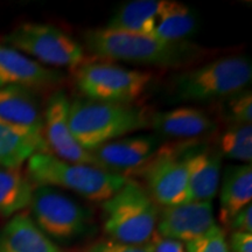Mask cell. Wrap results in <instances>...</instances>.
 I'll list each match as a JSON object with an SVG mask.
<instances>
[{"mask_svg": "<svg viewBox=\"0 0 252 252\" xmlns=\"http://www.w3.org/2000/svg\"><path fill=\"white\" fill-rule=\"evenodd\" d=\"M84 45L97 58L154 67H181L202 54V48L189 41L171 42L108 27L86 32Z\"/></svg>", "mask_w": 252, "mask_h": 252, "instance_id": "1", "label": "cell"}, {"mask_svg": "<svg viewBox=\"0 0 252 252\" xmlns=\"http://www.w3.org/2000/svg\"><path fill=\"white\" fill-rule=\"evenodd\" d=\"M146 109L132 104L76 99L70 103L69 124L72 135L86 151H91L150 125Z\"/></svg>", "mask_w": 252, "mask_h": 252, "instance_id": "2", "label": "cell"}, {"mask_svg": "<svg viewBox=\"0 0 252 252\" xmlns=\"http://www.w3.org/2000/svg\"><path fill=\"white\" fill-rule=\"evenodd\" d=\"M27 178L36 187L68 189L91 202L100 203L128 181L126 175L104 171L94 165L65 161L49 152L36 153L28 159Z\"/></svg>", "mask_w": 252, "mask_h": 252, "instance_id": "3", "label": "cell"}, {"mask_svg": "<svg viewBox=\"0 0 252 252\" xmlns=\"http://www.w3.org/2000/svg\"><path fill=\"white\" fill-rule=\"evenodd\" d=\"M103 229L112 241L147 244L157 229L159 206L143 186L128 180L102 203Z\"/></svg>", "mask_w": 252, "mask_h": 252, "instance_id": "4", "label": "cell"}, {"mask_svg": "<svg viewBox=\"0 0 252 252\" xmlns=\"http://www.w3.org/2000/svg\"><path fill=\"white\" fill-rule=\"evenodd\" d=\"M252 78L247 56H226L174 78V97L182 102H210L245 90Z\"/></svg>", "mask_w": 252, "mask_h": 252, "instance_id": "5", "label": "cell"}, {"mask_svg": "<svg viewBox=\"0 0 252 252\" xmlns=\"http://www.w3.org/2000/svg\"><path fill=\"white\" fill-rule=\"evenodd\" d=\"M74 77L77 89L88 99L117 104L134 102L152 81L149 71L99 61L82 63L75 69Z\"/></svg>", "mask_w": 252, "mask_h": 252, "instance_id": "6", "label": "cell"}, {"mask_svg": "<svg viewBox=\"0 0 252 252\" xmlns=\"http://www.w3.org/2000/svg\"><path fill=\"white\" fill-rule=\"evenodd\" d=\"M5 45L30 55L41 64L76 69L84 61V48L53 25L25 23L4 37Z\"/></svg>", "mask_w": 252, "mask_h": 252, "instance_id": "7", "label": "cell"}, {"mask_svg": "<svg viewBox=\"0 0 252 252\" xmlns=\"http://www.w3.org/2000/svg\"><path fill=\"white\" fill-rule=\"evenodd\" d=\"M34 223L49 238L70 242L90 228L89 209L59 191L56 188L37 186L31 201Z\"/></svg>", "mask_w": 252, "mask_h": 252, "instance_id": "8", "label": "cell"}, {"mask_svg": "<svg viewBox=\"0 0 252 252\" xmlns=\"http://www.w3.org/2000/svg\"><path fill=\"white\" fill-rule=\"evenodd\" d=\"M191 154L159 147L139 168L146 182V191L158 206L172 207L189 202L188 160Z\"/></svg>", "mask_w": 252, "mask_h": 252, "instance_id": "9", "label": "cell"}, {"mask_svg": "<svg viewBox=\"0 0 252 252\" xmlns=\"http://www.w3.org/2000/svg\"><path fill=\"white\" fill-rule=\"evenodd\" d=\"M70 100L64 91H56L49 97L43 113V138L49 153L74 163L94 165V158L72 135L69 124Z\"/></svg>", "mask_w": 252, "mask_h": 252, "instance_id": "10", "label": "cell"}, {"mask_svg": "<svg viewBox=\"0 0 252 252\" xmlns=\"http://www.w3.org/2000/svg\"><path fill=\"white\" fill-rule=\"evenodd\" d=\"M212 202H189L159 209L156 232L165 238L190 243L215 225Z\"/></svg>", "mask_w": 252, "mask_h": 252, "instance_id": "11", "label": "cell"}, {"mask_svg": "<svg viewBox=\"0 0 252 252\" xmlns=\"http://www.w3.org/2000/svg\"><path fill=\"white\" fill-rule=\"evenodd\" d=\"M159 139L153 135H134L109 141L90 153L94 166L104 171L122 174L144 166L159 150Z\"/></svg>", "mask_w": 252, "mask_h": 252, "instance_id": "12", "label": "cell"}, {"mask_svg": "<svg viewBox=\"0 0 252 252\" xmlns=\"http://www.w3.org/2000/svg\"><path fill=\"white\" fill-rule=\"evenodd\" d=\"M63 75L36 62L30 56L0 43V88L52 87L61 83Z\"/></svg>", "mask_w": 252, "mask_h": 252, "instance_id": "13", "label": "cell"}, {"mask_svg": "<svg viewBox=\"0 0 252 252\" xmlns=\"http://www.w3.org/2000/svg\"><path fill=\"white\" fill-rule=\"evenodd\" d=\"M150 126L161 135L180 139H193L212 133L216 123L203 110L178 108L151 115Z\"/></svg>", "mask_w": 252, "mask_h": 252, "instance_id": "14", "label": "cell"}, {"mask_svg": "<svg viewBox=\"0 0 252 252\" xmlns=\"http://www.w3.org/2000/svg\"><path fill=\"white\" fill-rule=\"evenodd\" d=\"M0 119L43 134V112L36 94L30 88H0Z\"/></svg>", "mask_w": 252, "mask_h": 252, "instance_id": "15", "label": "cell"}, {"mask_svg": "<svg viewBox=\"0 0 252 252\" xmlns=\"http://www.w3.org/2000/svg\"><path fill=\"white\" fill-rule=\"evenodd\" d=\"M0 252H63L27 214H17L0 230Z\"/></svg>", "mask_w": 252, "mask_h": 252, "instance_id": "16", "label": "cell"}, {"mask_svg": "<svg viewBox=\"0 0 252 252\" xmlns=\"http://www.w3.org/2000/svg\"><path fill=\"white\" fill-rule=\"evenodd\" d=\"M49 152L42 133L0 119V166L20 168L32 156Z\"/></svg>", "mask_w": 252, "mask_h": 252, "instance_id": "17", "label": "cell"}, {"mask_svg": "<svg viewBox=\"0 0 252 252\" xmlns=\"http://www.w3.org/2000/svg\"><path fill=\"white\" fill-rule=\"evenodd\" d=\"M252 200L251 163L226 167L220 182V220L225 226Z\"/></svg>", "mask_w": 252, "mask_h": 252, "instance_id": "18", "label": "cell"}, {"mask_svg": "<svg viewBox=\"0 0 252 252\" xmlns=\"http://www.w3.org/2000/svg\"><path fill=\"white\" fill-rule=\"evenodd\" d=\"M220 179V156L209 151L193 153L188 160L189 201L212 202Z\"/></svg>", "mask_w": 252, "mask_h": 252, "instance_id": "19", "label": "cell"}, {"mask_svg": "<svg viewBox=\"0 0 252 252\" xmlns=\"http://www.w3.org/2000/svg\"><path fill=\"white\" fill-rule=\"evenodd\" d=\"M169 0H133L118 8L108 28L152 35Z\"/></svg>", "mask_w": 252, "mask_h": 252, "instance_id": "20", "label": "cell"}, {"mask_svg": "<svg viewBox=\"0 0 252 252\" xmlns=\"http://www.w3.org/2000/svg\"><path fill=\"white\" fill-rule=\"evenodd\" d=\"M33 190V184L20 168L0 166V216H14L30 207Z\"/></svg>", "mask_w": 252, "mask_h": 252, "instance_id": "21", "label": "cell"}, {"mask_svg": "<svg viewBox=\"0 0 252 252\" xmlns=\"http://www.w3.org/2000/svg\"><path fill=\"white\" fill-rule=\"evenodd\" d=\"M196 17L190 8L169 0L154 28L152 35L165 41H186L196 30Z\"/></svg>", "mask_w": 252, "mask_h": 252, "instance_id": "22", "label": "cell"}, {"mask_svg": "<svg viewBox=\"0 0 252 252\" xmlns=\"http://www.w3.org/2000/svg\"><path fill=\"white\" fill-rule=\"evenodd\" d=\"M220 156L244 163L252 160V125H231L219 140Z\"/></svg>", "mask_w": 252, "mask_h": 252, "instance_id": "23", "label": "cell"}, {"mask_svg": "<svg viewBox=\"0 0 252 252\" xmlns=\"http://www.w3.org/2000/svg\"><path fill=\"white\" fill-rule=\"evenodd\" d=\"M223 118L231 125L251 124L252 122V94L243 90L230 96L222 106Z\"/></svg>", "mask_w": 252, "mask_h": 252, "instance_id": "24", "label": "cell"}, {"mask_svg": "<svg viewBox=\"0 0 252 252\" xmlns=\"http://www.w3.org/2000/svg\"><path fill=\"white\" fill-rule=\"evenodd\" d=\"M186 252H230L225 232L215 224L202 237L186 244Z\"/></svg>", "mask_w": 252, "mask_h": 252, "instance_id": "25", "label": "cell"}, {"mask_svg": "<svg viewBox=\"0 0 252 252\" xmlns=\"http://www.w3.org/2000/svg\"><path fill=\"white\" fill-rule=\"evenodd\" d=\"M86 252H151V247L149 243L133 245L106 239V241H99L90 245Z\"/></svg>", "mask_w": 252, "mask_h": 252, "instance_id": "26", "label": "cell"}, {"mask_svg": "<svg viewBox=\"0 0 252 252\" xmlns=\"http://www.w3.org/2000/svg\"><path fill=\"white\" fill-rule=\"evenodd\" d=\"M151 252H186V245L175 239L161 237L154 232L149 242Z\"/></svg>", "mask_w": 252, "mask_h": 252, "instance_id": "27", "label": "cell"}, {"mask_svg": "<svg viewBox=\"0 0 252 252\" xmlns=\"http://www.w3.org/2000/svg\"><path fill=\"white\" fill-rule=\"evenodd\" d=\"M228 228L234 231L252 234V204H248L230 220Z\"/></svg>", "mask_w": 252, "mask_h": 252, "instance_id": "28", "label": "cell"}, {"mask_svg": "<svg viewBox=\"0 0 252 252\" xmlns=\"http://www.w3.org/2000/svg\"><path fill=\"white\" fill-rule=\"evenodd\" d=\"M231 252H252V234L234 231L230 238Z\"/></svg>", "mask_w": 252, "mask_h": 252, "instance_id": "29", "label": "cell"}]
</instances>
